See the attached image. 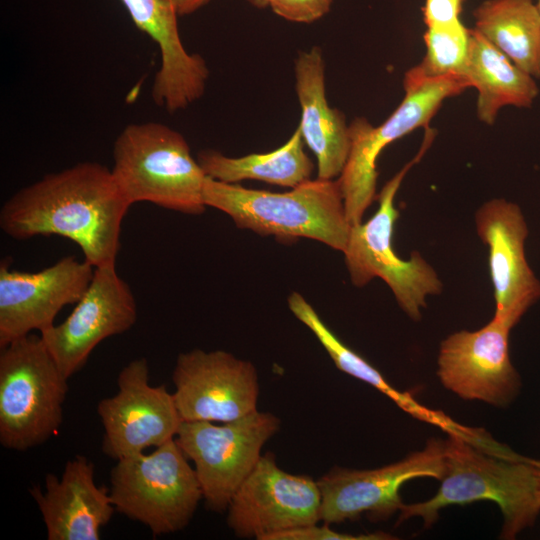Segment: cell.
<instances>
[{
    "mask_svg": "<svg viewBox=\"0 0 540 540\" xmlns=\"http://www.w3.org/2000/svg\"><path fill=\"white\" fill-rule=\"evenodd\" d=\"M68 379L41 336L32 333L1 348L0 443L25 451L49 440L63 422Z\"/></svg>",
    "mask_w": 540,
    "mask_h": 540,
    "instance_id": "5",
    "label": "cell"
},
{
    "mask_svg": "<svg viewBox=\"0 0 540 540\" xmlns=\"http://www.w3.org/2000/svg\"><path fill=\"white\" fill-rule=\"evenodd\" d=\"M393 537L384 532L353 535L337 532L324 523L300 526L271 535L268 540H387Z\"/></svg>",
    "mask_w": 540,
    "mask_h": 540,
    "instance_id": "26",
    "label": "cell"
},
{
    "mask_svg": "<svg viewBox=\"0 0 540 540\" xmlns=\"http://www.w3.org/2000/svg\"><path fill=\"white\" fill-rule=\"evenodd\" d=\"M317 480L284 471L267 452L241 484L227 508L237 537L268 540L278 532L321 521Z\"/></svg>",
    "mask_w": 540,
    "mask_h": 540,
    "instance_id": "12",
    "label": "cell"
},
{
    "mask_svg": "<svg viewBox=\"0 0 540 540\" xmlns=\"http://www.w3.org/2000/svg\"><path fill=\"white\" fill-rule=\"evenodd\" d=\"M479 238L489 250L495 318L512 328L540 299V281L525 256L529 230L520 207L502 198L484 203L475 215Z\"/></svg>",
    "mask_w": 540,
    "mask_h": 540,
    "instance_id": "17",
    "label": "cell"
},
{
    "mask_svg": "<svg viewBox=\"0 0 540 540\" xmlns=\"http://www.w3.org/2000/svg\"><path fill=\"white\" fill-rule=\"evenodd\" d=\"M475 27L519 68L540 78V10L533 0H486L474 11Z\"/></svg>",
    "mask_w": 540,
    "mask_h": 540,
    "instance_id": "23",
    "label": "cell"
},
{
    "mask_svg": "<svg viewBox=\"0 0 540 540\" xmlns=\"http://www.w3.org/2000/svg\"><path fill=\"white\" fill-rule=\"evenodd\" d=\"M464 76L478 92L477 116L492 125L505 106L529 108L539 94L535 78L519 68L474 28Z\"/></svg>",
    "mask_w": 540,
    "mask_h": 540,
    "instance_id": "21",
    "label": "cell"
},
{
    "mask_svg": "<svg viewBox=\"0 0 540 540\" xmlns=\"http://www.w3.org/2000/svg\"><path fill=\"white\" fill-rule=\"evenodd\" d=\"M435 130L427 128L422 146L416 156L397 172L377 195L378 209L366 222L351 225L343 251L351 282L363 287L373 278H381L392 290L400 308L414 321L421 319L430 295L441 293L443 285L433 267L415 251L408 260L394 251L392 239L399 211L395 196L410 170L424 156L435 137Z\"/></svg>",
    "mask_w": 540,
    "mask_h": 540,
    "instance_id": "6",
    "label": "cell"
},
{
    "mask_svg": "<svg viewBox=\"0 0 540 540\" xmlns=\"http://www.w3.org/2000/svg\"><path fill=\"white\" fill-rule=\"evenodd\" d=\"M130 206L111 170L81 162L13 194L1 207L0 227L16 240L64 237L80 247L94 268L110 266L116 265L122 221Z\"/></svg>",
    "mask_w": 540,
    "mask_h": 540,
    "instance_id": "1",
    "label": "cell"
},
{
    "mask_svg": "<svg viewBox=\"0 0 540 540\" xmlns=\"http://www.w3.org/2000/svg\"><path fill=\"white\" fill-rule=\"evenodd\" d=\"M183 421L230 422L257 410L258 374L247 360L224 350L180 353L172 373Z\"/></svg>",
    "mask_w": 540,
    "mask_h": 540,
    "instance_id": "13",
    "label": "cell"
},
{
    "mask_svg": "<svg viewBox=\"0 0 540 540\" xmlns=\"http://www.w3.org/2000/svg\"><path fill=\"white\" fill-rule=\"evenodd\" d=\"M467 0H425L422 8L423 21L427 27L451 24L459 21Z\"/></svg>",
    "mask_w": 540,
    "mask_h": 540,
    "instance_id": "28",
    "label": "cell"
},
{
    "mask_svg": "<svg viewBox=\"0 0 540 540\" xmlns=\"http://www.w3.org/2000/svg\"><path fill=\"white\" fill-rule=\"evenodd\" d=\"M405 95L394 112L379 126L364 117L349 124L350 149L340 182L346 216L351 225L362 222L365 211L377 198V158L392 142L428 124L447 98L470 87L461 75L432 77L419 66L407 71Z\"/></svg>",
    "mask_w": 540,
    "mask_h": 540,
    "instance_id": "7",
    "label": "cell"
},
{
    "mask_svg": "<svg viewBox=\"0 0 540 540\" xmlns=\"http://www.w3.org/2000/svg\"><path fill=\"white\" fill-rule=\"evenodd\" d=\"M333 0H270L278 16L293 22L310 23L324 16Z\"/></svg>",
    "mask_w": 540,
    "mask_h": 540,
    "instance_id": "27",
    "label": "cell"
},
{
    "mask_svg": "<svg viewBox=\"0 0 540 540\" xmlns=\"http://www.w3.org/2000/svg\"><path fill=\"white\" fill-rule=\"evenodd\" d=\"M110 473L115 510L150 529L154 536L184 529L203 494L194 467L175 439L116 460Z\"/></svg>",
    "mask_w": 540,
    "mask_h": 540,
    "instance_id": "8",
    "label": "cell"
},
{
    "mask_svg": "<svg viewBox=\"0 0 540 540\" xmlns=\"http://www.w3.org/2000/svg\"><path fill=\"white\" fill-rule=\"evenodd\" d=\"M179 16L189 15L202 6L206 5L210 0H176Z\"/></svg>",
    "mask_w": 540,
    "mask_h": 540,
    "instance_id": "29",
    "label": "cell"
},
{
    "mask_svg": "<svg viewBox=\"0 0 540 540\" xmlns=\"http://www.w3.org/2000/svg\"><path fill=\"white\" fill-rule=\"evenodd\" d=\"M294 70L302 138L317 159L318 178L334 179L342 173L349 154V125L344 114L327 102L321 49L314 46L300 52Z\"/></svg>",
    "mask_w": 540,
    "mask_h": 540,
    "instance_id": "20",
    "label": "cell"
},
{
    "mask_svg": "<svg viewBox=\"0 0 540 540\" xmlns=\"http://www.w3.org/2000/svg\"><path fill=\"white\" fill-rule=\"evenodd\" d=\"M445 474V441L428 440L424 449L376 469L354 470L335 466L317 482L321 491V521L326 524L356 520L368 514L372 521L387 520L404 504L400 489L419 477L441 480Z\"/></svg>",
    "mask_w": 540,
    "mask_h": 540,
    "instance_id": "10",
    "label": "cell"
},
{
    "mask_svg": "<svg viewBox=\"0 0 540 540\" xmlns=\"http://www.w3.org/2000/svg\"><path fill=\"white\" fill-rule=\"evenodd\" d=\"M135 26L159 47L161 65L155 74L152 98L175 113L205 92L209 70L205 60L189 53L181 40L176 0H121Z\"/></svg>",
    "mask_w": 540,
    "mask_h": 540,
    "instance_id": "18",
    "label": "cell"
},
{
    "mask_svg": "<svg viewBox=\"0 0 540 540\" xmlns=\"http://www.w3.org/2000/svg\"><path fill=\"white\" fill-rule=\"evenodd\" d=\"M280 425L276 415L258 410L221 424L182 422L175 440L193 463L211 511H227L234 494L260 460L263 446Z\"/></svg>",
    "mask_w": 540,
    "mask_h": 540,
    "instance_id": "9",
    "label": "cell"
},
{
    "mask_svg": "<svg viewBox=\"0 0 540 540\" xmlns=\"http://www.w3.org/2000/svg\"><path fill=\"white\" fill-rule=\"evenodd\" d=\"M536 3H537V6H538V8L540 10V0H536Z\"/></svg>",
    "mask_w": 540,
    "mask_h": 540,
    "instance_id": "31",
    "label": "cell"
},
{
    "mask_svg": "<svg viewBox=\"0 0 540 540\" xmlns=\"http://www.w3.org/2000/svg\"><path fill=\"white\" fill-rule=\"evenodd\" d=\"M94 464L75 456L61 477L48 473L44 491L30 489L42 515L48 540H99L116 511L109 490L95 483Z\"/></svg>",
    "mask_w": 540,
    "mask_h": 540,
    "instance_id": "19",
    "label": "cell"
},
{
    "mask_svg": "<svg viewBox=\"0 0 540 540\" xmlns=\"http://www.w3.org/2000/svg\"><path fill=\"white\" fill-rule=\"evenodd\" d=\"M197 160L206 176L225 183L253 179L294 188L309 180L314 169L304 151L299 127L285 144L268 153L228 157L215 150H203Z\"/></svg>",
    "mask_w": 540,
    "mask_h": 540,
    "instance_id": "24",
    "label": "cell"
},
{
    "mask_svg": "<svg viewBox=\"0 0 540 540\" xmlns=\"http://www.w3.org/2000/svg\"><path fill=\"white\" fill-rule=\"evenodd\" d=\"M511 329L493 317L478 330H461L446 337L437 360L442 385L464 400L508 405L520 388L509 355Z\"/></svg>",
    "mask_w": 540,
    "mask_h": 540,
    "instance_id": "15",
    "label": "cell"
},
{
    "mask_svg": "<svg viewBox=\"0 0 540 540\" xmlns=\"http://www.w3.org/2000/svg\"><path fill=\"white\" fill-rule=\"evenodd\" d=\"M440 481L432 498L401 506L397 525L420 517L429 528L445 507L488 500L501 510V538L514 539L540 512V461L514 453L481 429L473 435L448 433Z\"/></svg>",
    "mask_w": 540,
    "mask_h": 540,
    "instance_id": "2",
    "label": "cell"
},
{
    "mask_svg": "<svg viewBox=\"0 0 540 540\" xmlns=\"http://www.w3.org/2000/svg\"><path fill=\"white\" fill-rule=\"evenodd\" d=\"M113 178L132 205L150 202L189 215L206 205V174L181 133L158 122L127 125L113 147Z\"/></svg>",
    "mask_w": 540,
    "mask_h": 540,
    "instance_id": "4",
    "label": "cell"
},
{
    "mask_svg": "<svg viewBox=\"0 0 540 540\" xmlns=\"http://www.w3.org/2000/svg\"><path fill=\"white\" fill-rule=\"evenodd\" d=\"M250 4L258 8H264L269 6L270 0H247Z\"/></svg>",
    "mask_w": 540,
    "mask_h": 540,
    "instance_id": "30",
    "label": "cell"
},
{
    "mask_svg": "<svg viewBox=\"0 0 540 540\" xmlns=\"http://www.w3.org/2000/svg\"><path fill=\"white\" fill-rule=\"evenodd\" d=\"M287 302L290 311L312 331L340 371L374 387L416 419L440 427L447 433L463 434L469 431L470 427L456 423L444 413L421 405L409 393L394 388L374 366L329 329L300 293L293 291Z\"/></svg>",
    "mask_w": 540,
    "mask_h": 540,
    "instance_id": "22",
    "label": "cell"
},
{
    "mask_svg": "<svg viewBox=\"0 0 540 540\" xmlns=\"http://www.w3.org/2000/svg\"><path fill=\"white\" fill-rule=\"evenodd\" d=\"M94 267L74 256L59 259L37 272L0 264V348L54 325L63 307L76 304L88 288Z\"/></svg>",
    "mask_w": 540,
    "mask_h": 540,
    "instance_id": "16",
    "label": "cell"
},
{
    "mask_svg": "<svg viewBox=\"0 0 540 540\" xmlns=\"http://www.w3.org/2000/svg\"><path fill=\"white\" fill-rule=\"evenodd\" d=\"M137 320L135 297L116 265L97 267L83 296L60 324L40 336L63 375L69 379L103 340L122 334Z\"/></svg>",
    "mask_w": 540,
    "mask_h": 540,
    "instance_id": "14",
    "label": "cell"
},
{
    "mask_svg": "<svg viewBox=\"0 0 540 540\" xmlns=\"http://www.w3.org/2000/svg\"><path fill=\"white\" fill-rule=\"evenodd\" d=\"M203 200L240 229L277 238H308L344 251L351 229L338 179L307 180L274 193L206 177Z\"/></svg>",
    "mask_w": 540,
    "mask_h": 540,
    "instance_id": "3",
    "label": "cell"
},
{
    "mask_svg": "<svg viewBox=\"0 0 540 540\" xmlns=\"http://www.w3.org/2000/svg\"><path fill=\"white\" fill-rule=\"evenodd\" d=\"M470 35L471 29L460 20L451 24L427 27L423 36L426 54L418 64L419 68L432 77L464 76L469 55Z\"/></svg>",
    "mask_w": 540,
    "mask_h": 540,
    "instance_id": "25",
    "label": "cell"
},
{
    "mask_svg": "<svg viewBox=\"0 0 540 540\" xmlns=\"http://www.w3.org/2000/svg\"><path fill=\"white\" fill-rule=\"evenodd\" d=\"M149 379L146 358L134 359L119 372L117 393L99 401L102 451L108 457L118 460L175 439L183 420L174 395Z\"/></svg>",
    "mask_w": 540,
    "mask_h": 540,
    "instance_id": "11",
    "label": "cell"
}]
</instances>
